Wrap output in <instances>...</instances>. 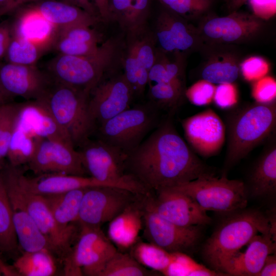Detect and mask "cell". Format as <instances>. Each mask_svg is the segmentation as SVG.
<instances>
[{"mask_svg":"<svg viewBox=\"0 0 276 276\" xmlns=\"http://www.w3.org/2000/svg\"><path fill=\"white\" fill-rule=\"evenodd\" d=\"M125 172L151 193L215 175L177 131L171 116L127 154Z\"/></svg>","mask_w":276,"mask_h":276,"instance_id":"cell-1","label":"cell"},{"mask_svg":"<svg viewBox=\"0 0 276 276\" xmlns=\"http://www.w3.org/2000/svg\"><path fill=\"white\" fill-rule=\"evenodd\" d=\"M226 116L227 144L221 176L227 174L257 145L276 131V102L233 109Z\"/></svg>","mask_w":276,"mask_h":276,"instance_id":"cell-2","label":"cell"},{"mask_svg":"<svg viewBox=\"0 0 276 276\" xmlns=\"http://www.w3.org/2000/svg\"><path fill=\"white\" fill-rule=\"evenodd\" d=\"M258 233L271 236L268 214L245 208L225 215L204 244L202 257L213 270L220 272L222 265Z\"/></svg>","mask_w":276,"mask_h":276,"instance_id":"cell-3","label":"cell"},{"mask_svg":"<svg viewBox=\"0 0 276 276\" xmlns=\"http://www.w3.org/2000/svg\"><path fill=\"white\" fill-rule=\"evenodd\" d=\"M120 45L118 39L110 38L89 55L58 54L48 62L47 73L54 82L90 93L120 59Z\"/></svg>","mask_w":276,"mask_h":276,"instance_id":"cell-4","label":"cell"},{"mask_svg":"<svg viewBox=\"0 0 276 276\" xmlns=\"http://www.w3.org/2000/svg\"><path fill=\"white\" fill-rule=\"evenodd\" d=\"M20 171L9 163L2 170L9 197L23 206L63 260L77 239L80 226L75 223L68 229L60 227L43 196L29 191L22 184Z\"/></svg>","mask_w":276,"mask_h":276,"instance_id":"cell-5","label":"cell"},{"mask_svg":"<svg viewBox=\"0 0 276 276\" xmlns=\"http://www.w3.org/2000/svg\"><path fill=\"white\" fill-rule=\"evenodd\" d=\"M88 92L54 82L38 99L72 141L81 146L89 139L95 123L89 111Z\"/></svg>","mask_w":276,"mask_h":276,"instance_id":"cell-6","label":"cell"},{"mask_svg":"<svg viewBox=\"0 0 276 276\" xmlns=\"http://www.w3.org/2000/svg\"><path fill=\"white\" fill-rule=\"evenodd\" d=\"M193 198L205 211L226 215L246 208L248 193L244 182L227 176H204L170 188Z\"/></svg>","mask_w":276,"mask_h":276,"instance_id":"cell-7","label":"cell"},{"mask_svg":"<svg viewBox=\"0 0 276 276\" xmlns=\"http://www.w3.org/2000/svg\"><path fill=\"white\" fill-rule=\"evenodd\" d=\"M79 147L78 151L82 164L90 176L139 194L150 193L125 174L124 163L127 154L125 152L99 139H89Z\"/></svg>","mask_w":276,"mask_h":276,"instance_id":"cell-8","label":"cell"},{"mask_svg":"<svg viewBox=\"0 0 276 276\" xmlns=\"http://www.w3.org/2000/svg\"><path fill=\"white\" fill-rule=\"evenodd\" d=\"M79 226L76 242L63 259L64 274L101 276L107 263L118 249L101 227Z\"/></svg>","mask_w":276,"mask_h":276,"instance_id":"cell-9","label":"cell"},{"mask_svg":"<svg viewBox=\"0 0 276 276\" xmlns=\"http://www.w3.org/2000/svg\"><path fill=\"white\" fill-rule=\"evenodd\" d=\"M157 119L154 109L129 107L99 125V139L127 154L141 143Z\"/></svg>","mask_w":276,"mask_h":276,"instance_id":"cell-10","label":"cell"},{"mask_svg":"<svg viewBox=\"0 0 276 276\" xmlns=\"http://www.w3.org/2000/svg\"><path fill=\"white\" fill-rule=\"evenodd\" d=\"M142 194L113 186L86 188L76 223L99 226L109 222Z\"/></svg>","mask_w":276,"mask_h":276,"instance_id":"cell-11","label":"cell"},{"mask_svg":"<svg viewBox=\"0 0 276 276\" xmlns=\"http://www.w3.org/2000/svg\"><path fill=\"white\" fill-rule=\"evenodd\" d=\"M150 195L145 200L143 229L146 239L171 253L186 254L193 249L201 237V226H181L162 218L153 208Z\"/></svg>","mask_w":276,"mask_h":276,"instance_id":"cell-12","label":"cell"},{"mask_svg":"<svg viewBox=\"0 0 276 276\" xmlns=\"http://www.w3.org/2000/svg\"><path fill=\"white\" fill-rule=\"evenodd\" d=\"M181 123L189 147L196 154L210 157L220 152L225 140L226 128L214 110L207 108L182 120Z\"/></svg>","mask_w":276,"mask_h":276,"instance_id":"cell-13","label":"cell"},{"mask_svg":"<svg viewBox=\"0 0 276 276\" xmlns=\"http://www.w3.org/2000/svg\"><path fill=\"white\" fill-rule=\"evenodd\" d=\"M52 82L48 74L36 65L0 63V93L8 102L16 97L37 100Z\"/></svg>","mask_w":276,"mask_h":276,"instance_id":"cell-14","label":"cell"},{"mask_svg":"<svg viewBox=\"0 0 276 276\" xmlns=\"http://www.w3.org/2000/svg\"><path fill=\"white\" fill-rule=\"evenodd\" d=\"M34 174L58 173L85 176L86 172L80 154L75 147L45 139H40L28 163Z\"/></svg>","mask_w":276,"mask_h":276,"instance_id":"cell-15","label":"cell"},{"mask_svg":"<svg viewBox=\"0 0 276 276\" xmlns=\"http://www.w3.org/2000/svg\"><path fill=\"white\" fill-rule=\"evenodd\" d=\"M150 195V202L157 214L165 219L181 226L205 225L211 218L206 211L189 196L171 188H165Z\"/></svg>","mask_w":276,"mask_h":276,"instance_id":"cell-16","label":"cell"},{"mask_svg":"<svg viewBox=\"0 0 276 276\" xmlns=\"http://www.w3.org/2000/svg\"><path fill=\"white\" fill-rule=\"evenodd\" d=\"M90 94L89 113L95 124L99 125L129 108L134 96L123 74L101 81Z\"/></svg>","mask_w":276,"mask_h":276,"instance_id":"cell-17","label":"cell"},{"mask_svg":"<svg viewBox=\"0 0 276 276\" xmlns=\"http://www.w3.org/2000/svg\"><path fill=\"white\" fill-rule=\"evenodd\" d=\"M10 22L11 36L27 40L45 52L53 49L59 29L31 6L19 10Z\"/></svg>","mask_w":276,"mask_h":276,"instance_id":"cell-18","label":"cell"},{"mask_svg":"<svg viewBox=\"0 0 276 276\" xmlns=\"http://www.w3.org/2000/svg\"><path fill=\"white\" fill-rule=\"evenodd\" d=\"M261 26L260 20L254 15L235 11L227 16L209 19L203 25L202 32L212 40L234 43L252 37Z\"/></svg>","mask_w":276,"mask_h":276,"instance_id":"cell-19","label":"cell"},{"mask_svg":"<svg viewBox=\"0 0 276 276\" xmlns=\"http://www.w3.org/2000/svg\"><path fill=\"white\" fill-rule=\"evenodd\" d=\"M16 125L35 137L75 147L68 136L38 100L20 103Z\"/></svg>","mask_w":276,"mask_h":276,"instance_id":"cell-20","label":"cell"},{"mask_svg":"<svg viewBox=\"0 0 276 276\" xmlns=\"http://www.w3.org/2000/svg\"><path fill=\"white\" fill-rule=\"evenodd\" d=\"M276 240L269 234L256 235L244 252H237L221 266L220 272L235 276H258L267 257L275 253Z\"/></svg>","mask_w":276,"mask_h":276,"instance_id":"cell-21","label":"cell"},{"mask_svg":"<svg viewBox=\"0 0 276 276\" xmlns=\"http://www.w3.org/2000/svg\"><path fill=\"white\" fill-rule=\"evenodd\" d=\"M248 195L259 199L273 197L276 193V131L266 140L263 151L244 182Z\"/></svg>","mask_w":276,"mask_h":276,"instance_id":"cell-22","label":"cell"},{"mask_svg":"<svg viewBox=\"0 0 276 276\" xmlns=\"http://www.w3.org/2000/svg\"><path fill=\"white\" fill-rule=\"evenodd\" d=\"M153 33L164 53L180 54L191 49L195 42L194 35L184 19L167 9L158 15Z\"/></svg>","mask_w":276,"mask_h":276,"instance_id":"cell-23","label":"cell"},{"mask_svg":"<svg viewBox=\"0 0 276 276\" xmlns=\"http://www.w3.org/2000/svg\"><path fill=\"white\" fill-rule=\"evenodd\" d=\"M19 177L21 182L28 190L41 195L56 194L97 186L116 187L90 176L50 173L30 178L25 176L21 170Z\"/></svg>","mask_w":276,"mask_h":276,"instance_id":"cell-24","label":"cell"},{"mask_svg":"<svg viewBox=\"0 0 276 276\" xmlns=\"http://www.w3.org/2000/svg\"><path fill=\"white\" fill-rule=\"evenodd\" d=\"M146 196L141 195L109 222L108 237L118 247L129 249L139 240L143 228Z\"/></svg>","mask_w":276,"mask_h":276,"instance_id":"cell-25","label":"cell"},{"mask_svg":"<svg viewBox=\"0 0 276 276\" xmlns=\"http://www.w3.org/2000/svg\"><path fill=\"white\" fill-rule=\"evenodd\" d=\"M9 199L14 229L21 249L25 252L47 250L57 255L54 247L23 206L14 199Z\"/></svg>","mask_w":276,"mask_h":276,"instance_id":"cell-26","label":"cell"},{"mask_svg":"<svg viewBox=\"0 0 276 276\" xmlns=\"http://www.w3.org/2000/svg\"><path fill=\"white\" fill-rule=\"evenodd\" d=\"M30 6L59 30L77 25L91 26L99 21V17L62 1L41 0Z\"/></svg>","mask_w":276,"mask_h":276,"instance_id":"cell-27","label":"cell"},{"mask_svg":"<svg viewBox=\"0 0 276 276\" xmlns=\"http://www.w3.org/2000/svg\"><path fill=\"white\" fill-rule=\"evenodd\" d=\"M151 0H109L110 21L117 22L128 35L146 27Z\"/></svg>","mask_w":276,"mask_h":276,"instance_id":"cell-28","label":"cell"},{"mask_svg":"<svg viewBox=\"0 0 276 276\" xmlns=\"http://www.w3.org/2000/svg\"><path fill=\"white\" fill-rule=\"evenodd\" d=\"M86 188L43 196L58 225L68 229L76 223Z\"/></svg>","mask_w":276,"mask_h":276,"instance_id":"cell-29","label":"cell"},{"mask_svg":"<svg viewBox=\"0 0 276 276\" xmlns=\"http://www.w3.org/2000/svg\"><path fill=\"white\" fill-rule=\"evenodd\" d=\"M14 231L10 201L0 171V255H13L19 250Z\"/></svg>","mask_w":276,"mask_h":276,"instance_id":"cell-30","label":"cell"},{"mask_svg":"<svg viewBox=\"0 0 276 276\" xmlns=\"http://www.w3.org/2000/svg\"><path fill=\"white\" fill-rule=\"evenodd\" d=\"M53 254L47 250L24 251L12 266L19 276H52L56 271Z\"/></svg>","mask_w":276,"mask_h":276,"instance_id":"cell-31","label":"cell"},{"mask_svg":"<svg viewBox=\"0 0 276 276\" xmlns=\"http://www.w3.org/2000/svg\"><path fill=\"white\" fill-rule=\"evenodd\" d=\"M129 253L143 266L164 275L174 257L173 253L151 242L139 240L129 248Z\"/></svg>","mask_w":276,"mask_h":276,"instance_id":"cell-32","label":"cell"},{"mask_svg":"<svg viewBox=\"0 0 276 276\" xmlns=\"http://www.w3.org/2000/svg\"><path fill=\"white\" fill-rule=\"evenodd\" d=\"M149 85V95L155 107L168 111L170 116L179 107L185 96L183 80Z\"/></svg>","mask_w":276,"mask_h":276,"instance_id":"cell-33","label":"cell"},{"mask_svg":"<svg viewBox=\"0 0 276 276\" xmlns=\"http://www.w3.org/2000/svg\"><path fill=\"white\" fill-rule=\"evenodd\" d=\"M40 139L16 125L7 157L8 163L14 167L28 164Z\"/></svg>","mask_w":276,"mask_h":276,"instance_id":"cell-34","label":"cell"},{"mask_svg":"<svg viewBox=\"0 0 276 276\" xmlns=\"http://www.w3.org/2000/svg\"><path fill=\"white\" fill-rule=\"evenodd\" d=\"M239 67L233 58L219 56L211 60L202 68L200 76L213 84L234 83L238 78Z\"/></svg>","mask_w":276,"mask_h":276,"instance_id":"cell-35","label":"cell"},{"mask_svg":"<svg viewBox=\"0 0 276 276\" xmlns=\"http://www.w3.org/2000/svg\"><path fill=\"white\" fill-rule=\"evenodd\" d=\"M158 273L142 265L129 253L117 250L107 263L101 276H152Z\"/></svg>","mask_w":276,"mask_h":276,"instance_id":"cell-36","label":"cell"},{"mask_svg":"<svg viewBox=\"0 0 276 276\" xmlns=\"http://www.w3.org/2000/svg\"><path fill=\"white\" fill-rule=\"evenodd\" d=\"M20 103L7 102L0 104V171L7 164L11 141L15 128Z\"/></svg>","mask_w":276,"mask_h":276,"instance_id":"cell-37","label":"cell"},{"mask_svg":"<svg viewBox=\"0 0 276 276\" xmlns=\"http://www.w3.org/2000/svg\"><path fill=\"white\" fill-rule=\"evenodd\" d=\"M45 53L35 44L11 36L4 59L6 62L24 65H36Z\"/></svg>","mask_w":276,"mask_h":276,"instance_id":"cell-38","label":"cell"},{"mask_svg":"<svg viewBox=\"0 0 276 276\" xmlns=\"http://www.w3.org/2000/svg\"><path fill=\"white\" fill-rule=\"evenodd\" d=\"M129 36L131 39L128 44L132 48L141 66L149 71L156 57L153 32L147 31L145 28Z\"/></svg>","mask_w":276,"mask_h":276,"instance_id":"cell-39","label":"cell"},{"mask_svg":"<svg viewBox=\"0 0 276 276\" xmlns=\"http://www.w3.org/2000/svg\"><path fill=\"white\" fill-rule=\"evenodd\" d=\"M166 8L179 16L191 19L206 12L213 0H159Z\"/></svg>","mask_w":276,"mask_h":276,"instance_id":"cell-40","label":"cell"},{"mask_svg":"<svg viewBox=\"0 0 276 276\" xmlns=\"http://www.w3.org/2000/svg\"><path fill=\"white\" fill-rule=\"evenodd\" d=\"M99 47L97 43L80 42L57 35L53 49L58 54L82 56L94 54Z\"/></svg>","mask_w":276,"mask_h":276,"instance_id":"cell-41","label":"cell"},{"mask_svg":"<svg viewBox=\"0 0 276 276\" xmlns=\"http://www.w3.org/2000/svg\"><path fill=\"white\" fill-rule=\"evenodd\" d=\"M215 88L214 84L201 79L186 89L185 95L192 104L205 106L213 101Z\"/></svg>","mask_w":276,"mask_h":276,"instance_id":"cell-42","label":"cell"},{"mask_svg":"<svg viewBox=\"0 0 276 276\" xmlns=\"http://www.w3.org/2000/svg\"><path fill=\"white\" fill-rule=\"evenodd\" d=\"M240 70L245 80L255 81L268 73L269 65L263 58L252 56L245 59L240 65Z\"/></svg>","mask_w":276,"mask_h":276,"instance_id":"cell-43","label":"cell"},{"mask_svg":"<svg viewBox=\"0 0 276 276\" xmlns=\"http://www.w3.org/2000/svg\"><path fill=\"white\" fill-rule=\"evenodd\" d=\"M251 95L257 102L269 103L275 100L276 82L270 76H264L253 83Z\"/></svg>","mask_w":276,"mask_h":276,"instance_id":"cell-44","label":"cell"},{"mask_svg":"<svg viewBox=\"0 0 276 276\" xmlns=\"http://www.w3.org/2000/svg\"><path fill=\"white\" fill-rule=\"evenodd\" d=\"M58 35L80 42L97 43L100 40L99 34L85 25H77L59 30Z\"/></svg>","mask_w":276,"mask_h":276,"instance_id":"cell-45","label":"cell"},{"mask_svg":"<svg viewBox=\"0 0 276 276\" xmlns=\"http://www.w3.org/2000/svg\"><path fill=\"white\" fill-rule=\"evenodd\" d=\"M236 86L232 83H223L216 86L213 101L216 106L223 109H231L238 102Z\"/></svg>","mask_w":276,"mask_h":276,"instance_id":"cell-46","label":"cell"},{"mask_svg":"<svg viewBox=\"0 0 276 276\" xmlns=\"http://www.w3.org/2000/svg\"><path fill=\"white\" fill-rule=\"evenodd\" d=\"M124 73L123 75L132 88L135 95L139 75L142 67L132 49L128 45L127 53L124 60Z\"/></svg>","mask_w":276,"mask_h":276,"instance_id":"cell-47","label":"cell"},{"mask_svg":"<svg viewBox=\"0 0 276 276\" xmlns=\"http://www.w3.org/2000/svg\"><path fill=\"white\" fill-rule=\"evenodd\" d=\"M254 15L258 18L268 19L276 13L275 0H248Z\"/></svg>","mask_w":276,"mask_h":276,"instance_id":"cell-48","label":"cell"},{"mask_svg":"<svg viewBox=\"0 0 276 276\" xmlns=\"http://www.w3.org/2000/svg\"><path fill=\"white\" fill-rule=\"evenodd\" d=\"M11 38V22L5 20L0 22V60L4 58Z\"/></svg>","mask_w":276,"mask_h":276,"instance_id":"cell-49","label":"cell"},{"mask_svg":"<svg viewBox=\"0 0 276 276\" xmlns=\"http://www.w3.org/2000/svg\"><path fill=\"white\" fill-rule=\"evenodd\" d=\"M276 275L275 253L268 255L266 258L263 265L258 276Z\"/></svg>","mask_w":276,"mask_h":276,"instance_id":"cell-50","label":"cell"},{"mask_svg":"<svg viewBox=\"0 0 276 276\" xmlns=\"http://www.w3.org/2000/svg\"><path fill=\"white\" fill-rule=\"evenodd\" d=\"M98 16L104 22H110L109 14V0H91Z\"/></svg>","mask_w":276,"mask_h":276,"instance_id":"cell-51","label":"cell"},{"mask_svg":"<svg viewBox=\"0 0 276 276\" xmlns=\"http://www.w3.org/2000/svg\"><path fill=\"white\" fill-rule=\"evenodd\" d=\"M70 4L78 7L90 14L99 18L97 11L90 0H61Z\"/></svg>","mask_w":276,"mask_h":276,"instance_id":"cell-52","label":"cell"},{"mask_svg":"<svg viewBox=\"0 0 276 276\" xmlns=\"http://www.w3.org/2000/svg\"><path fill=\"white\" fill-rule=\"evenodd\" d=\"M14 10L13 0H0V17Z\"/></svg>","mask_w":276,"mask_h":276,"instance_id":"cell-53","label":"cell"},{"mask_svg":"<svg viewBox=\"0 0 276 276\" xmlns=\"http://www.w3.org/2000/svg\"><path fill=\"white\" fill-rule=\"evenodd\" d=\"M10 270V266H8L3 261L0 255V276L7 275Z\"/></svg>","mask_w":276,"mask_h":276,"instance_id":"cell-54","label":"cell"},{"mask_svg":"<svg viewBox=\"0 0 276 276\" xmlns=\"http://www.w3.org/2000/svg\"><path fill=\"white\" fill-rule=\"evenodd\" d=\"M248 0H231L229 3V7L231 9L235 10L241 7Z\"/></svg>","mask_w":276,"mask_h":276,"instance_id":"cell-55","label":"cell"},{"mask_svg":"<svg viewBox=\"0 0 276 276\" xmlns=\"http://www.w3.org/2000/svg\"><path fill=\"white\" fill-rule=\"evenodd\" d=\"M41 0H13L14 10L28 2H36Z\"/></svg>","mask_w":276,"mask_h":276,"instance_id":"cell-56","label":"cell"},{"mask_svg":"<svg viewBox=\"0 0 276 276\" xmlns=\"http://www.w3.org/2000/svg\"><path fill=\"white\" fill-rule=\"evenodd\" d=\"M8 102L0 93V104Z\"/></svg>","mask_w":276,"mask_h":276,"instance_id":"cell-57","label":"cell"}]
</instances>
